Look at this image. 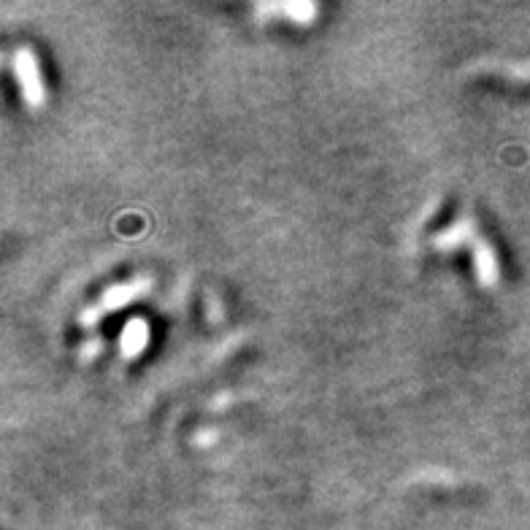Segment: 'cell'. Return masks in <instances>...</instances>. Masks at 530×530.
Returning a JSON list of instances; mask_svg holds the SVG:
<instances>
[{
  "label": "cell",
  "mask_w": 530,
  "mask_h": 530,
  "mask_svg": "<svg viewBox=\"0 0 530 530\" xmlns=\"http://www.w3.org/2000/svg\"><path fill=\"white\" fill-rule=\"evenodd\" d=\"M479 71H495V74L509 76L514 82H530V63H482Z\"/></svg>",
  "instance_id": "cell-7"
},
{
  "label": "cell",
  "mask_w": 530,
  "mask_h": 530,
  "mask_svg": "<svg viewBox=\"0 0 530 530\" xmlns=\"http://www.w3.org/2000/svg\"><path fill=\"white\" fill-rule=\"evenodd\" d=\"M152 290V279L149 276H136V279H130V282L114 284L109 290H103L101 298L95 303H90L87 309L79 314V322H82L84 328H92V325H98V322L106 317V314H114L122 306H128L141 295H147Z\"/></svg>",
  "instance_id": "cell-1"
},
{
  "label": "cell",
  "mask_w": 530,
  "mask_h": 530,
  "mask_svg": "<svg viewBox=\"0 0 530 530\" xmlns=\"http://www.w3.org/2000/svg\"><path fill=\"white\" fill-rule=\"evenodd\" d=\"M147 344H149L147 320L133 317V320L122 328V333H119V352H122V357H138L144 352Z\"/></svg>",
  "instance_id": "cell-6"
},
{
  "label": "cell",
  "mask_w": 530,
  "mask_h": 530,
  "mask_svg": "<svg viewBox=\"0 0 530 530\" xmlns=\"http://www.w3.org/2000/svg\"><path fill=\"white\" fill-rule=\"evenodd\" d=\"M476 233L479 230H476L474 220L471 217H460V220H455L452 225H447V228L439 230L436 236L430 238V244H433V249H439V252H452L457 247H468Z\"/></svg>",
  "instance_id": "cell-4"
},
{
  "label": "cell",
  "mask_w": 530,
  "mask_h": 530,
  "mask_svg": "<svg viewBox=\"0 0 530 530\" xmlns=\"http://www.w3.org/2000/svg\"><path fill=\"white\" fill-rule=\"evenodd\" d=\"M468 247H471V255H474V271L479 284L482 287H495L501 282V263H498L493 247L482 238V233H476Z\"/></svg>",
  "instance_id": "cell-3"
},
{
  "label": "cell",
  "mask_w": 530,
  "mask_h": 530,
  "mask_svg": "<svg viewBox=\"0 0 530 530\" xmlns=\"http://www.w3.org/2000/svg\"><path fill=\"white\" fill-rule=\"evenodd\" d=\"M257 17H290L298 25H309L311 19L317 17V3H260L257 6Z\"/></svg>",
  "instance_id": "cell-5"
},
{
  "label": "cell",
  "mask_w": 530,
  "mask_h": 530,
  "mask_svg": "<svg viewBox=\"0 0 530 530\" xmlns=\"http://www.w3.org/2000/svg\"><path fill=\"white\" fill-rule=\"evenodd\" d=\"M11 68L17 76L19 92L30 109H38L46 103V84L41 79V68H38V57L30 46H19L11 55Z\"/></svg>",
  "instance_id": "cell-2"
}]
</instances>
